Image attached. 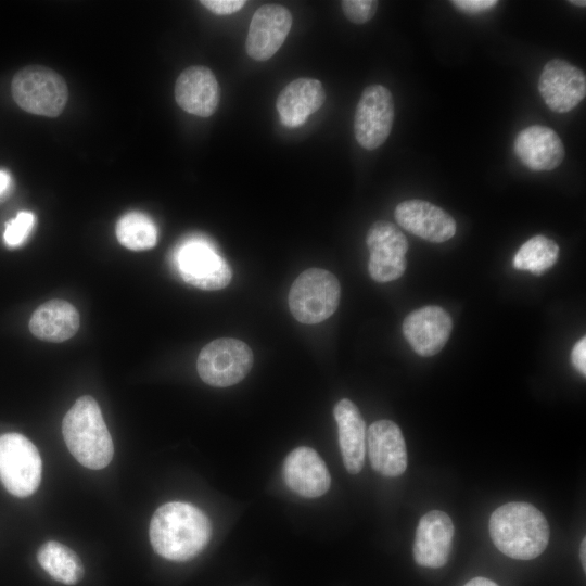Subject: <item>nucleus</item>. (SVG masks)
I'll return each instance as SVG.
<instances>
[{
    "mask_svg": "<svg viewBox=\"0 0 586 586\" xmlns=\"http://www.w3.org/2000/svg\"><path fill=\"white\" fill-rule=\"evenodd\" d=\"M11 186V176L5 170H0V196L4 194Z\"/></svg>",
    "mask_w": 586,
    "mask_h": 586,
    "instance_id": "obj_31",
    "label": "nucleus"
},
{
    "mask_svg": "<svg viewBox=\"0 0 586 586\" xmlns=\"http://www.w3.org/2000/svg\"><path fill=\"white\" fill-rule=\"evenodd\" d=\"M35 224V216L30 212H20L15 218L5 224L3 240L8 246L15 247L24 243Z\"/></svg>",
    "mask_w": 586,
    "mask_h": 586,
    "instance_id": "obj_26",
    "label": "nucleus"
},
{
    "mask_svg": "<svg viewBox=\"0 0 586 586\" xmlns=\"http://www.w3.org/2000/svg\"><path fill=\"white\" fill-rule=\"evenodd\" d=\"M341 296L336 277L324 269L309 268L293 282L289 307L294 318L306 324L319 323L334 314Z\"/></svg>",
    "mask_w": 586,
    "mask_h": 586,
    "instance_id": "obj_4",
    "label": "nucleus"
},
{
    "mask_svg": "<svg viewBox=\"0 0 586 586\" xmlns=\"http://www.w3.org/2000/svg\"><path fill=\"white\" fill-rule=\"evenodd\" d=\"M292 27L290 11L279 4H264L252 16L245 49L249 56L266 61L276 54Z\"/></svg>",
    "mask_w": 586,
    "mask_h": 586,
    "instance_id": "obj_12",
    "label": "nucleus"
},
{
    "mask_svg": "<svg viewBox=\"0 0 586 586\" xmlns=\"http://www.w3.org/2000/svg\"><path fill=\"white\" fill-rule=\"evenodd\" d=\"M368 455L372 468L395 477L407 468V449L399 426L391 420L373 422L367 432Z\"/></svg>",
    "mask_w": 586,
    "mask_h": 586,
    "instance_id": "obj_16",
    "label": "nucleus"
},
{
    "mask_svg": "<svg viewBox=\"0 0 586 586\" xmlns=\"http://www.w3.org/2000/svg\"><path fill=\"white\" fill-rule=\"evenodd\" d=\"M579 557H581L583 569L586 570V539L585 538L581 543Z\"/></svg>",
    "mask_w": 586,
    "mask_h": 586,
    "instance_id": "obj_33",
    "label": "nucleus"
},
{
    "mask_svg": "<svg viewBox=\"0 0 586 586\" xmlns=\"http://www.w3.org/2000/svg\"><path fill=\"white\" fill-rule=\"evenodd\" d=\"M116 237L123 246L132 251H143L156 244L157 229L145 214L130 212L117 221Z\"/></svg>",
    "mask_w": 586,
    "mask_h": 586,
    "instance_id": "obj_25",
    "label": "nucleus"
},
{
    "mask_svg": "<svg viewBox=\"0 0 586 586\" xmlns=\"http://www.w3.org/2000/svg\"><path fill=\"white\" fill-rule=\"evenodd\" d=\"M497 0H453L451 4L467 14H479L496 7Z\"/></svg>",
    "mask_w": 586,
    "mask_h": 586,
    "instance_id": "obj_29",
    "label": "nucleus"
},
{
    "mask_svg": "<svg viewBox=\"0 0 586 586\" xmlns=\"http://www.w3.org/2000/svg\"><path fill=\"white\" fill-rule=\"evenodd\" d=\"M175 99L186 112L208 117L216 111L220 90L213 72L205 66H190L177 78Z\"/></svg>",
    "mask_w": 586,
    "mask_h": 586,
    "instance_id": "obj_19",
    "label": "nucleus"
},
{
    "mask_svg": "<svg viewBox=\"0 0 586 586\" xmlns=\"http://www.w3.org/2000/svg\"><path fill=\"white\" fill-rule=\"evenodd\" d=\"M337 423L339 445L344 466L351 474L360 472L365 461L366 424L356 407L347 399H341L333 409Z\"/></svg>",
    "mask_w": 586,
    "mask_h": 586,
    "instance_id": "obj_21",
    "label": "nucleus"
},
{
    "mask_svg": "<svg viewBox=\"0 0 586 586\" xmlns=\"http://www.w3.org/2000/svg\"><path fill=\"white\" fill-rule=\"evenodd\" d=\"M150 542L154 551L171 561H188L208 544L212 525L195 506L170 501L154 512L150 522Z\"/></svg>",
    "mask_w": 586,
    "mask_h": 586,
    "instance_id": "obj_1",
    "label": "nucleus"
},
{
    "mask_svg": "<svg viewBox=\"0 0 586 586\" xmlns=\"http://www.w3.org/2000/svg\"><path fill=\"white\" fill-rule=\"evenodd\" d=\"M174 262L183 281L201 290H221L232 278L227 262L204 239L192 238L181 243Z\"/></svg>",
    "mask_w": 586,
    "mask_h": 586,
    "instance_id": "obj_8",
    "label": "nucleus"
},
{
    "mask_svg": "<svg viewBox=\"0 0 586 586\" xmlns=\"http://www.w3.org/2000/svg\"><path fill=\"white\" fill-rule=\"evenodd\" d=\"M394 215L400 227L430 242L442 243L456 233L455 219L443 208L423 200L399 203Z\"/></svg>",
    "mask_w": 586,
    "mask_h": 586,
    "instance_id": "obj_14",
    "label": "nucleus"
},
{
    "mask_svg": "<svg viewBox=\"0 0 586 586\" xmlns=\"http://www.w3.org/2000/svg\"><path fill=\"white\" fill-rule=\"evenodd\" d=\"M11 88L13 99L21 109L48 117L61 114L68 97L64 79L40 65H29L18 71Z\"/></svg>",
    "mask_w": 586,
    "mask_h": 586,
    "instance_id": "obj_5",
    "label": "nucleus"
},
{
    "mask_svg": "<svg viewBox=\"0 0 586 586\" xmlns=\"http://www.w3.org/2000/svg\"><path fill=\"white\" fill-rule=\"evenodd\" d=\"M393 120L394 101L391 91L382 85L366 87L354 117L357 142L367 150L379 148L390 136Z\"/></svg>",
    "mask_w": 586,
    "mask_h": 586,
    "instance_id": "obj_10",
    "label": "nucleus"
},
{
    "mask_svg": "<svg viewBox=\"0 0 586 586\" xmlns=\"http://www.w3.org/2000/svg\"><path fill=\"white\" fill-rule=\"evenodd\" d=\"M453 329L449 314L440 306H424L411 311L403 322V333L420 356L437 354L446 344Z\"/></svg>",
    "mask_w": 586,
    "mask_h": 586,
    "instance_id": "obj_13",
    "label": "nucleus"
},
{
    "mask_svg": "<svg viewBox=\"0 0 586 586\" xmlns=\"http://www.w3.org/2000/svg\"><path fill=\"white\" fill-rule=\"evenodd\" d=\"M41 457L37 447L20 433L0 435V481L16 497L30 496L41 480Z\"/></svg>",
    "mask_w": 586,
    "mask_h": 586,
    "instance_id": "obj_6",
    "label": "nucleus"
},
{
    "mask_svg": "<svg viewBox=\"0 0 586 586\" xmlns=\"http://www.w3.org/2000/svg\"><path fill=\"white\" fill-rule=\"evenodd\" d=\"M206 9L218 15L232 14L241 10L246 1L244 0H203L200 1Z\"/></svg>",
    "mask_w": 586,
    "mask_h": 586,
    "instance_id": "obj_28",
    "label": "nucleus"
},
{
    "mask_svg": "<svg viewBox=\"0 0 586 586\" xmlns=\"http://www.w3.org/2000/svg\"><path fill=\"white\" fill-rule=\"evenodd\" d=\"M464 586H498L495 582L485 577H474L470 579Z\"/></svg>",
    "mask_w": 586,
    "mask_h": 586,
    "instance_id": "obj_32",
    "label": "nucleus"
},
{
    "mask_svg": "<svg viewBox=\"0 0 586 586\" xmlns=\"http://www.w3.org/2000/svg\"><path fill=\"white\" fill-rule=\"evenodd\" d=\"M324 101L326 91L319 80L298 78L282 89L277 98L276 107L280 122L293 128L302 126Z\"/></svg>",
    "mask_w": 586,
    "mask_h": 586,
    "instance_id": "obj_20",
    "label": "nucleus"
},
{
    "mask_svg": "<svg viewBox=\"0 0 586 586\" xmlns=\"http://www.w3.org/2000/svg\"><path fill=\"white\" fill-rule=\"evenodd\" d=\"M40 566L56 582L75 585L84 577V566L77 553L67 546L49 540L37 552Z\"/></svg>",
    "mask_w": 586,
    "mask_h": 586,
    "instance_id": "obj_23",
    "label": "nucleus"
},
{
    "mask_svg": "<svg viewBox=\"0 0 586 586\" xmlns=\"http://www.w3.org/2000/svg\"><path fill=\"white\" fill-rule=\"evenodd\" d=\"M513 151L520 162L533 171L552 170L565 156L564 145L558 133L543 125L522 129L514 139Z\"/></svg>",
    "mask_w": 586,
    "mask_h": 586,
    "instance_id": "obj_18",
    "label": "nucleus"
},
{
    "mask_svg": "<svg viewBox=\"0 0 586 586\" xmlns=\"http://www.w3.org/2000/svg\"><path fill=\"white\" fill-rule=\"evenodd\" d=\"M454 537V524L447 513L432 510L419 521L413 544L417 564L437 569L448 561Z\"/></svg>",
    "mask_w": 586,
    "mask_h": 586,
    "instance_id": "obj_15",
    "label": "nucleus"
},
{
    "mask_svg": "<svg viewBox=\"0 0 586 586\" xmlns=\"http://www.w3.org/2000/svg\"><path fill=\"white\" fill-rule=\"evenodd\" d=\"M558 255V244L553 240L538 234L520 246L512 263L518 270H527L540 276L556 264Z\"/></svg>",
    "mask_w": 586,
    "mask_h": 586,
    "instance_id": "obj_24",
    "label": "nucleus"
},
{
    "mask_svg": "<svg viewBox=\"0 0 586 586\" xmlns=\"http://www.w3.org/2000/svg\"><path fill=\"white\" fill-rule=\"evenodd\" d=\"M62 432L68 450L84 467L99 470L111 462L113 441L93 397L75 402L63 418Z\"/></svg>",
    "mask_w": 586,
    "mask_h": 586,
    "instance_id": "obj_3",
    "label": "nucleus"
},
{
    "mask_svg": "<svg viewBox=\"0 0 586 586\" xmlns=\"http://www.w3.org/2000/svg\"><path fill=\"white\" fill-rule=\"evenodd\" d=\"M379 2L375 0H343L344 15L355 24L369 22L375 14Z\"/></svg>",
    "mask_w": 586,
    "mask_h": 586,
    "instance_id": "obj_27",
    "label": "nucleus"
},
{
    "mask_svg": "<svg viewBox=\"0 0 586 586\" xmlns=\"http://www.w3.org/2000/svg\"><path fill=\"white\" fill-rule=\"evenodd\" d=\"M79 324V314L71 303L51 300L33 313L29 330L42 341L60 343L75 335Z\"/></svg>",
    "mask_w": 586,
    "mask_h": 586,
    "instance_id": "obj_22",
    "label": "nucleus"
},
{
    "mask_svg": "<svg viewBox=\"0 0 586 586\" xmlns=\"http://www.w3.org/2000/svg\"><path fill=\"white\" fill-rule=\"evenodd\" d=\"M489 535L504 555L518 560H531L546 549L549 525L544 514L533 505L512 501L492 513Z\"/></svg>",
    "mask_w": 586,
    "mask_h": 586,
    "instance_id": "obj_2",
    "label": "nucleus"
},
{
    "mask_svg": "<svg viewBox=\"0 0 586 586\" xmlns=\"http://www.w3.org/2000/svg\"><path fill=\"white\" fill-rule=\"evenodd\" d=\"M283 479L289 488L307 498L322 496L331 484L324 461L316 450L306 446L297 447L286 456Z\"/></svg>",
    "mask_w": 586,
    "mask_h": 586,
    "instance_id": "obj_17",
    "label": "nucleus"
},
{
    "mask_svg": "<svg viewBox=\"0 0 586 586\" xmlns=\"http://www.w3.org/2000/svg\"><path fill=\"white\" fill-rule=\"evenodd\" d=\"M538 91L546 105L556 113L576 107L586 95L584 72L562 59L547 62L538 79Z\"/></svg>",
    "mask_w": 586,
    "mask_h": 586,
    "instance_id": "obj_11",
    "label": "nucleus"
},
{
    "mask_svg": "<svg viewBox=\"0 0 586 586\" xmlns=\"http://www.w3.org/2000/svg\"><path fill=\"white\" fill-rule=\"evenodd\" d=\"M571 361L583 375L586 374V337H582L572 348Z\"/></svg>",
    "mask_w": 586,
    "mask_h": 586,
    "instance_id": "obj_30",
    "label": "nucleus"
},
{
    "mask_svg": "<svg viewBox=\"0 0 586 586\" xmlns=\"http://www.w3.org/2000/svg\"><path fill=\"white\" fill-rule=\"evenodd\" d=\"M569 2L572 3L573 5H577V7H586V1H584V0H571Z\"/></svg>",
    "mask_w": 586,
    "mask_h": 586,
    "instance_id": "obj_34",
    "label": "nucleus"
},
{
    "mask_svg": "<svg viewBox=\"0 0 586 586\" xmlns=\"http://www.w3.org/2000/svg\"><path fill=\"white\" fill-rule=\"evenodd\" d=\"M366 243L370 252L368 270L374 281L385 283L403 276L408 241L394 224L375 221L367 232Z\"/></svg>",
    "mask_w": 586,
    "mask_h": 586,
    "instance_id": "obj_9",
    "label": "nucleus"
},
{
    "mask_svg": "<svg viewBox=\"0 0 586 586\" xmlns=\"http://www.w3.org/2000/svg\"><path fill=\"white\" fill-rule=\"evenodd\" d=\"M252 366V349L244 342L231 337L217 339L206 344L196 361L200 378L216 387L239 383Z\"/></svg>",
    "mask_w": 586,
    "mask_h": 586,
    "instance_id": "obj_7",
    "label": "nucleus"
}]
</instances>
